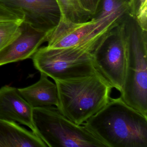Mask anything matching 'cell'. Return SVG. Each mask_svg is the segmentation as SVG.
Listing matches in <instances>:
<instances>
[{
  "label": "cell",
  "instance_id": "3957f363",
  "mask_svg": "<svg viewBox=\"0 0 147 147\" xmlns=\"http://www.w3.org/2000/svg\"><path fill=\"white\" fill-rule=\"evenodd\" d=\"M121 24L126 62L120 97L129 106L147 117V31L129 13Z\"/></svg>",
  "mask_w": 147,
  "mask_h": 147
},
{
  "label": "cell",
  "instance_id": "9a60e30c",
  "mask_svg": "<svg viewBox=\"0 0 147 147\" xmlns=\"http://www.w3.org/2000/svg\"><path fill=\"white\" fill-rule=\"evenodd\" d=\"M22 23L11 21L0 22V50L20 36L22 32Z\"/></svg>",
  "mask_w": 147,
  "mask_h": 147
},
{
  "label": "cell",
  "instance_id": "277c9868",
  "mask_svg": "<svg viewBox=\"0 0 147 147\" xmlns=\"http://www.w3.org/2000/svg\"><path fill=\"white\" fill-rule=\"evenodd\" d=\"M108 32L74 47L51 49L45 46L38 49L32 57L34 67L54 80L94 74L97 71L93 51Z\"/></svg>",
  "mask_w": 147,
  "mask_h": 147
},
{
  "label": "cell",
  "instance_id": "5bb4252c",
  "mask_svg": "<svg viewBox=\"0 0 147 147\" xmlns=\"http://www.w3.org/2000/svg\"><path fill=\"white\" fill-rule=\"evenodd\" d=\"M130 0H99L92 20L103 19L119 12H129Z\"/></svg>",
  "mask_w": 147,
  "mask_h": 147
},
{
  "label": "cell",
  "instance_id": "8fae6325",
  "mask_svg": "<svg viewBox=\"0 0 147 147\" xmlns=\"http://www.w3.org/2000/svg\"><path fill=\"white\" fill-rule=\"evenodd\" d=\"M0 147H48L34 134L13 121L0 118Z\"/></svg>",
  "mask_w": 147,
  "mask_h": 147
},
{
  "label": "cell",
  "instance_id": "9c48e42d",
  "mask_svg": "<svg viewBox=\"0 0 147 147\" xmlns=\"http://www.w3.org/2000/svg\"><path fill=\"white\" fill-rule=\"evenodd\" d=\"M19 36L0 50V66L30 58L51 32L37 30L23 22Z\"/></svg>",
  "mask_w": 147,
  "mask_h": 147
},
{
  "label": "cell",
  "instance_id": "2e32d148",
  "mask_svg": "<svg viewBox=\"0 0 147 147\" xmlns=\"http://www.w3.org/2000/svg\"><path fill=\"white\" fill-rule=\"evenodd\" d=\"M129 13L142 29L147 31V0H130Z\"/></svg>",
  "mask_w": 147,
  "mask_h": 147
},
{
  "label": "cell",
  "instance_id": "6da1fadb",
  "mask_svg": "<svg viewBox=\"0 0 147 147\" xmlns=\"http://www.w3.org/2000/svg\"><path fill=\"white\" fill-rule=\"evenodd\" d=\"M106 147H147V117L119 97L82 125Z\"/></svg>",
  "mask_w": 147,
  "mask_h": 147
},
{
  "label": "cell",
  "instance_id": "7c38bea8",
  "mask_svg": "<svg viewBox=\"0 0 147 147\" xmlns=\"http://www.w3.org/2000/svg\"><path fill=\"white\" fill-rule=\"evenodd\" d=\"M24 98L34 107L58 105L57 87L55 83L51 81L48 76L41 73L39 80L35 84L24 88H18Z\"/></svg>",
  "mask_w": 147,
  "mask_h": 147
},
{
  "label": "cell",
  "instance_id": "5b68a950",
  "mask_svg": "<svg viewBox=\"0 0 147 147\" xmlns=\"http://www.w3.org/2000/svg\"><path fill=\"white\" fill-rule=\"evenodd\" d=\"M33 120L48 147H106L84 125L76 124L54 106L34 107Z\"/></svg>",
  "mask_w": 147,
  "mask_h": 147
},
{
  "label": "cell",
  "instance_id": "ba28073f",
  "mask_svg": "<svg viewBox=\"0 0 147 147\" xmlns=\"http://www.w3.org/2000/svg\"><path fill=\"white\" fill-rule=\"evenodd\" d=\"M0 3L21 13L24 23L42 31L52 32L61 18L57 0H0Z\"/></svg>",
  "mask_w": 147,
  "mask_h": 147
},
{
  "label": "cell",
  "instance_id": "7a4b0ae2",
  "mask_svg": "<svg viewBox=\"0 0 147 147\" xmlns=\"http://www.w3.org/2000/svg\"><path fill=\"white\" fill-rule=\"evenodd\" d=\"M54 81L58 92L57 107L67 118L80 125L107 104L113 89L98 72Z\"/></svg>",
  "mask_w": 147,
  "mask_h": 147
},
{
  "label": "cell",
  "instance_id": "ac0fdd59",
  "mask_svg": "<svg viewBox=\"0 0 147 147\" xmlns=\"http://www.w3.org/2000/svg\"><path fill=\"white\" fill-rule=\"evenodd\" d=\"M99 1V0H80L82 7L91 13L92 16L97 9Z\"/></svg>",
  "mask_w": 147,
  "mask_h": 147
},
{
  "label": "cell",
  "instance_id": "52a82bcc",
  "mask_svg": "<svg viewBox=\"0 0 147 147\" xmlns=\"http://www.w3.org/2000/svg\"><path fill=\"white\" fill-rule=\"evenodd\" d=\"M128 12L117 13L103 19L76 24L60 20L50 34L47 42L49 49L74 47L106 33L120 24Z\"/></svg>",
  "mask_w": 147,
  "mask_h": 147
},
{
  "label": "cell",
  "instance_id": "4fadbf2b",
  "mask_svg": "<svg viewBox=\"0 0 147 147\" xmlns=\"http://www.w3.org/2000/svg\"><path fill=\"white\" fill-rule=\"evenodd\" d=\"M61 14V20L80 24L90 21L92 14L85 10L80 0H57Z\"/></svg>",
  "mask_w": 147,
  "mask_h": 147
},
{
  "label": "cell",
  "instance_id": "e0dca14e",
  "mask_svg": "<svg viewBox=\"0 0 147 147\" xmlns=\"http://www.w3.org/2000/svg\"><path fill=\"white\" fill-rule=\"evenodd\" d=\"M11 21V22L23 23L24 16L2 3H0V22Z\"/></svg>",
  "mask_w": 147,
  "mask_h": 147
},
{
  "label": "cell",
  "instance_id": "30bf717a",
  "mask_svg": "<svg viewBox=\"0 0 147 147\" xmlns=\"http://www.w3.org/2000/svg\"><path fill=\"white\" fill-rule=\"evenodd\" d=\"M33 109L18 88L8 86L0 88V118L26 125L39 137L33 122Z\"/></svg>",
  "mask_w": 147,
  "mask_h": 147
},
{
  "label": "cell",
  "instance_id": "8992f818",
  "mask_svg": "<svg viewBox=\"0 0 147 147\" xmlns=\"http://www.w3.org/2000/svg\"><path fill=\"white\" fill-rule=\"evenodd\" d=\"M121 23L103 37L92 52L96 71L113 88L120 92L126 62V49Z\"/></svg>",
  "mask_w": 147,
  "mask_h": 147
}]
</instances>
